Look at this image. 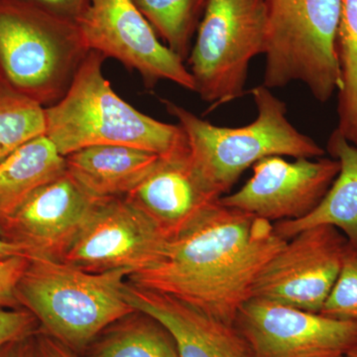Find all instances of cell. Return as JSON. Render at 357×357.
Returning <instances> with one entry per match:
<instances>
[{
	"mask_svg": "<svg viewBox=\"0 0 357 357\" xmlns=\"http://www.w3.org/2000/svg\"><path fill=\"white\" fill-rule=\"evenodd\" d=\"M77 24L89 51L135 70L148 89L169 81L195 91L184 61L160 41L133 0H91Z\"/></svg>",
	"mask_w": 357,
	"mask_h": 357,
	"instance_id": "obj_8",
	"label": "cell"
},
{
	"mask_svg": "<svg viewBox=\"0 0 357 357\" xmlns=\"http://www.w3.org/2000/svg\"><path fill=\"white\" fill-rule=\"evenodd\" d=\"M45 132V107L0 81V163Z\"/></svg>",
	"mask_w": 357,
	"mask_h": 357,
	"instance_id": "obj_22",
	"label": "cell"
},
{
	"mask_svg": "<svg viewBox=\"0 0 357 357\" xmlns=\"http://www.w3.org/2000/svg\"><path fill=\"white\" fill-rule=\"evenodd\" d=\"M266 43L265 0L208 1L187 61L210 112L244 95L249 64Z\"/></svg>",
	"mask_w": 357,
	"mask_h": 357,
	"instance_id": "obj_7",
	"label": "cell"
},
{
	"mask_svg": "<svg viewBox=\"0 0 357 357\" xmlns=\"http://www.w3.org/2000/svg\"><path fill=\"white\" fill-rule=\"evenodd\" d=\"M30 258L15 256L0 262V307L20 309L16 288Z\"/></svg>",
	"mask_w": 357,
	"mask_h": 357,
	"instance_id": "obj_25",
	"label": "cell"
},
{
	"mask_svg": "<svg viewBox=\"0 0 357 357\" xmlns=\"http://www.w3.org/2000/svg\"><path fill=\"white\" fill-rule=\"evenodd\" d=\"M287 243L274 223L218 204L191 229L169 241L152 266L131 274L138 287L172 296L234 325L269 260Z\"/></svg>",
	"mask_w": 357,
	"mask_h": 357,
	"instance_id": "obj_1",
	"label": "cell"
},
{
	"mask_svg": "<svg viewBox=\"0 0 357 357\" xmlns=\"http://www.w3.org/2000/svg\"><path fill=\"white\" fill-rule=\"evenodd\" d=\"M302 357H347L342 352H319V354H309Z\"/></svg>",
	"mask_w": 357,
	"mask_h": 357,
	"instance_id": "obj_30",
	"label": "cell"
},
{
	"mask_svg": "<svg viewBox=\"0 0 357 357\" xmlns=\"http://www.w3.org/2000/svg\"><path fill=\"white\" fill-rule=\"evenodd\" d=\"M35 335L4 345L0 349V357H38Z\"/></svg>",
	"mask_w": 357,
	"mask_h": 357,
	"instance_id": "obj_28",
	"label": "cell"
},
{
	"mask_svg": "<svg viewBox=\"0 0 357 357\" xmlns=\"http://www.w3.org/2000/svg\"><path fill=\"white\" fill-rule=\"evenodd\" d=\"M107 60L89 51L62 100L45 107V135L67 156L83 148L119 145L168 157L189 150L178 124L142 114L122 100L103 75Z\"/></svg>",
	"mask_w": 357,
	"mask_h": 357,
	"instance_id": "obj_2",
	"label": "cell"
},
{
	"mask_svg": "<svg viewBox=\"0 0 357 357\" xmlns=\"http://www.w3.org/2000/svg\"><path fill=\"white\" fill-rule=\"evenodd\" d=\"M345 356L347 357H357V345H356L354 347H352L351 349H349V351L345 354Z\"/></svg>",
	"mask_w": 357,
	"mask_h": 357,
	"instance_id": "obj_31",
	"label": "cell"
},
{
	"mask_svg": "<svg viewBox=\"0 0 357 357\" xmlns=\"http://www.w3.org/2000/svg\"><path fill=\"white\" fill-rule=\"evenodd\" d=\"M66 172L65 157L46 135L16 150L0 163V222L36 190Z\"/></svg>",
	"mask_w": 357,
	"mask_h": 357,
	"instance_id": "obj_18",
	"label": "cell"
},
{
	"mask_svg": "<svg viewBox=\"0 0 357 357\" xmlns=\"http://www.w3.org/2000/svg\"><path fill=\"white\" fill-rule=\"evenodd\" d=\"M257 107L255 121L243 128H220L185 107L162 100L187 136L190 160L204 184L222 199L244 171L269 156L316 159L325 149L289 121L287 105L265 86L251 89Z\"/></svg>",
	"mask_w": 357,
	"mask_h": 357,
	"instance_id": "obj_3",
	"label": "cell"
},
{
	"mask_svg": "<svg viewBox=\"0 0 357 357\" xmlns=\"http://www.w3.org/2000/svg\"><path fill=\"white\" fill-rule=\"evenodd\" d=\"M328 152L340 162V169L325 198L301 220L275 222V230L288 241L310 227L332 225L357 249V146L335 129L328 139Z\"/></svg>",
	"mask_w": 357,
	"mask_h": 357,
	"instance_id": "obj_17",
	"label": "cell"
},
{
	"mask_svg": "<svg viewBox=\"0 0 357 357\" xmlns=\"http://www.w3.org/2000/svg\"><path fill=\"white\" fill-rule=\"evenodd\" d=\"M38 333V321L27 310L0 307V349Z\"/></svg>",
	"mask_w": 357,
	"mask_h": 357,
	"instance_id": "obj_24",
	"label": "cell"
},
{
	"mask_svg": "<svg viewBox=\"0 0 357 357\" xmlns=\"http://www.w3.org/2000/svg\"><path fill=\"white\" fill-rule=\"evenodd\" d=\"M45 13L77 22L88 8L91 0H17Z\"/></svg>",
	"mask_w": 357,
	"mask_h": 357,
	"instance_id": "obj_26",
	"label": "cell"
},
{
	"mask_svg": "<svg viewBox=\"0 0 357 357\" xmlns=\"http://www.w3.org/2000/svg\"><path fill=\"white\" fill-rule=\"evenodd\" d=\"M356 250H357V249H356Z\"/></svg>",
	"mask_w": 357,
	"mask_h": 357,
	"instance_id": "obj_32",
	"label": "cell"
},
{
	"mask_svg": "<svg viewBox=\"0 0 357 357\" xmlns=\"http://www.w3.org/2000/svg\"><path fill=\"white\" fill-rule=\"evenodd\" d=\"M89 50L76 22L0 0V81L43 107L62 100Z\"/></svg>",
	"mask_w": 357,
	"mask_h": 357,
	"instance_id": "obj_5",
	"label": "cell"
},
{
	"mask_svg": "<svg viewBox=\"0 0 357 357\" xmlns=\"http://www.w3.org/2000/svg\"><path fill=\"white\" fill-rule=\"evenodd\" d=\"M340 169L337 159L325 157L294 162L265 157L252 166L245 185L223 196L220 204L270 222L301 220L325 198Z\"/></svg>",
	"mask_w": 357,
	"mask_h": 357,
	"instance_id": "obj_11",
	"label": "cell"
},
{
	"mask_svg": "<svg viewBox=\"0 0 357 357\" xmlns=\"http://www.w3.org/2000/svg\"><path fill=\"white\" fill-rule=\"evenodd\" d=\"M159 155L119 145H96L65 156L66 169L96 202L124 198L152 172Z\"/></svg>",
	"mask_w": 357,
	"mask_h": 357,
	"instance_id": "obj_16",
	"label": "cell"
},
{
	"mask_svg": "<svg viewBox=\"0 0 357 357\" xmlns=\"http://www.w3.org/2000/svg\"><path fill=\"white\" fill-rule=\"evenodd\" d=\"M38 357H79L76 351L43 333L35 335Z\"/></svg>",
	"mask_w": 357,
	"mask_h": 357,
	"instance_id": "obj_27",
	"label": "cell"
},
{
	"mask_svg": "<svg viewBox=\"0 0 357 357\" xmlns=\"http://www.w3.org/2000/svg\"><path fill=\"white\" fill-rule=\"evenodd\" d=\"M266 67L263 86L306 84L325 103L342 86L337 33L342 0H265Z\"/></svg>",
	"mask_w": 357,
	"mask_h": 357,
	"instance_id": "obj_6",
	"label": "cell"
},
{
	"mask_svg": "<svg viewBox=\"0 0 357 357\" xmlns=\"http://www.w3.org/2000/svg\"><path fill=\"white\" fill-rule=\"evenodd\" d=\"M337 48L342 73L337 129L357 146V0H342Z\"/></svg>",
	"mask_w": 357,
	"mask_h": 357,
	"instance_id": "obj_21",
	"label": "cell"
},
{
	"mask_svg": "<svg viewBox=\"0 0 357 357\" xmlns=\"http://www.w3.org/2000/svg\"><path fill=\"white\" fill-rule=\"evenodd\" d=\"M130 274L126 269L91 273L64 261L30 258L16 296L38 321L40 333L77 354L136 311L123 292Z\"/></svg>",
	"mask_w": 357,
	"mask_h": 357,
	"instance_id": "obj_4",
	"label": "cell"
},
{
	"mask_svg": "<svg viewBox=\"0 0 357 357\" xmlns=\"http://www.w3.org/2000/svg\"><path fill=\"white\" fill-rule=\"evenodd\" d=\"M123 292L134 310L149 314L165 326L181 357H253L236 326L213 318L172 296L128 281Z\"/></svg>",
	"mask_w": 357,
	"mask_h": 357,
	"instance_id": "obj_15",
	"label": "cell"
},
{
	"mask_svg": "<svg viewBox=\"0 0 357 357\" xmlns=\"http://www.w3.org/2000/svg\"><path fill=\"white\" fill-rule=\"evenodd\" d=\"M253 357L347 354L357 345V325L279 303L251 298L236 323Z\"/></svg>",
	"mask_w": 357,
	"mask_h": 357,
	"instance_id": "obj_12",
	"label": "cell"
},
{
	"mask_svg": "<svg viewBox=\"0 0 357 357\" xmlns=\"http://www.w3.org/2000/svg\"><path fill=\"white\" fill-rule=\"evenodd\" d=\"M169 241L128 199H110L98 202L62 261L91 273L126 269L135 274L158 261Z\"/></svg>",
	"mask_w": 357,
	"mask_h": 357,
	"instance_id": "obj_10",
	"label": "cell"
},
{
	"mask_svg": "<svg viewBox=\"0 0 357 357\" xmlns=\"http://www.w3.org/2000/svg\"><path fill=\"white\" fill-rule=\"evenodd\" d=\"M124 198L170 241L191 229L220 201L192 168L189 150L160 157L152 172Z\"/></svg>",
	"mask_w": 357,
	"mask_h": 357,
	"instance_id": "obj_14",
	"label": "cell"
},
{
	"mask_svg": "<svg viewBox=\"0 0 357 357\" xmlns=\"http://www.w3.org/2000/svg\"><path fill=\"white\" fill-rule=\"evenodd\" d=\"M15 256H25V257L30 258L29 256L26 255L24 251L18 246L13 245V244L6 243L3 239L0 238V262L4 260L9 259Z\"/></svg>",
	"mask_w": 357,
	"mask_h": 357,
	"instance_id": "obj_29",
	"label": "cell"
},
{
	"mask_svg": "<svg viewBox=\"0 0 357 357\" xmlns=\"http://www.w3.org/2000/svg\"><path fill=\"white\" fill-rule=\"evenodd\" d=\"M349 248L347 237L332 225L302 230L288 239L263 268L252 298L321 312Z\"/></svg>",
	"mask_w": 357,
	"mask_h": 357,
	"instance_id": "obj_9",
	"label": "cell"
},
{
	"mask_svg": "<svg viewBox=\"0 0 357 357\" xmlns=\"http://www.w3.org/2000/svg\"><path fill=\"white\" fill-rule=\"evenodd\" d=\"M84 351L86 357H181L165 326L139 311L105 328Z\"/></svg>",
	"mask_w": 357,
	"mask_h": 357,
	"instance_id": "obj_19",
	"label": "cell"
},
{
	"mask_svg": "<svg viewBox=\"0 0 357 357\" xmlns=\"http://www.w3.org/2000/svg\"><path fill=\"white\" fill-rule=\"evenodd\" d=\"M96 204L66 172L0 222V238L30 258L62 261Z\"/></svg>",
	"mask_w": 357,
	"mask_h": 357,
	"instance_id": "obj_13",
	"label": "cell"
},
{
	"mask_svg": "<svg viewBox=\"0 0 357 357\" xmlns=\"http://www.w3.org/2000/svg\"><path fill=\"white\" fill-rule=\"evenodd\" d=\"M210 0H133L159 38L183 61Z\"/></svg>",
	"mask_w": 357,
	"mask_h": 357,
	"instance_id": "obj_20",
	"label": "cell"
},
{
	"mask_svg": "<svg viewBox=\"0 0 357 357\" xmlns=\"http://www.w3.org/2000/svg\"><path fill=\"white\" fill-rule=\"evenodd\" d=\"M319 314L357 325V250L351 244L340 276Z\"/></svg>",
	"mask_w": 357,
	"mask_h": 357,
	"instance_id": "obj_23",
	"label": "cell"
}]
</instances>
